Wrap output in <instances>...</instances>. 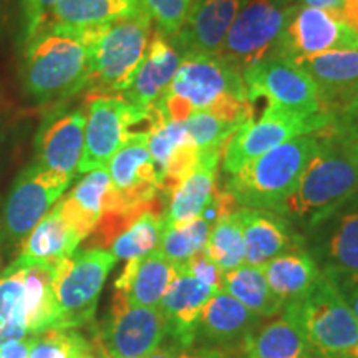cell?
Segmentation results:
<instances>
[{
	"instance_id": "25",
	"label": "cell",
	"mask_w": 358,
	"mask_h": 358,
	"mask_svg": "<svg viewBox=\"0 0 358 358\" xmlns=\"http://www.w3.org/2000/svg\"><path fill=\"white\" fill-rule=\"evenodd\" d=\"M216 292L217 290L203 284L196 277L178 271L159 303V310L166 320L168 335L176 345L189 348L196 342L201 312Z\"/></svg>"
},
{
	"instance_id": "3",
	"label": "cell",
	"mask_w": 358,
	"mask_h": 358,
	"mask_svg": "<svg viewBox=\"0 0 358 358\" xmlns=\"http://www.w3.org/2000/svg\"><path fill=\"white\" fill-rule=\"evenodd\" d=\"M358 194V163L345 148L322 136V146L307 164L279 214L297 229L310 232Z\"/></svg>"
},
{
	"instance_id": "17",
	"label": "cell",
	"mask_w": 358,
	"mask_h": 358,
	"mask_svg": "<svg viewBox=\"0 0 358 358\" xmlns=\"http://www.w3.org/2000/svg\"><path fill=\"white\" fill-rule=\"evenodd\" d=\"M85 120V106L52 111L38 128L35 140V166L75 179L83 156Z\"/></svg>"
},
{
	"instance_id": "31",
	"label": "cell",
	"mask_w": 358,
	"mask_h": 358,
	"mask_svg": "<svg viewBox=\"0 0 358 358\" xmlns=\"http://www.w3.org/2000/svg\"><path fill=\"white\" fill-rule=\"evenodd\" d=\"M134 0H58L48 24L66 29H95L136 10Z\"/></svg>"
},
{
	"instance_id": "42",
	"label": "cell",
	"mask_w": 358,
	"mask_h": 358,
	"mask_svg": "<svg viewBox=\"0 0 358 358\" xmlns=\"http://www.w3.org/2000/svg\"><path fill=\"white\" fill-rule=\"evenodd\" d=\"M329 277L330 282L335 285V289L338 290L340 295L343 297V301L347 302V306L352 308V312L355 313L358 319V275L355 274H345V272H337V271H322Z\"/></svg>"
},
{
	"instance_id": "18",
	"label": "cell",
	"mask_w": 358,
	"mask_h": 358,
	"mask_svg": "<svg viewBox=\"0 0 358 358\" xmlns=\"http://www.w3.org/2000/svg\"><path fill=\"white\" fill-rule=\"evenodd\" d=\"M148 150L158 169L159 186L164 199L194 166L199 150L192 145L185 123L169 118L161 106L148 111Z\"/></svg>"
},
{
	"instance_id": "28",
	"label": "cell",
	"mask_w": 358,
	"mask_h": 358,
	"mask_svg": "<svg viewBox=\"0 0 358 358\" xmlns=\"http://www.w3.org/2000/svg\"><path fill=\"white\" fill-rule=\"evenodd\" d=\"M82 243L83 237L62 216L60 208L55 204L25 237L15 259L25 264L58 266L70 257Z\"/></svg>"
},
{
	"instance_id": "15",
	"label": "cell",
	"mask_w": 358,
	"mask_h": 358,
	"mask_svg": "<svg viewBox=\"0 0 358 358\" xmlns=\"http://www.w3.org/2000/svg\"><path fill=\"white\" fill-rule=\"evenodd\" d=\"M330 50H358V32L324 8L295 6L277 45V55L289 60Z\"/></svg>"
},
{
	"instance_id": "50",
	"label": "cell",
	"mask_w": 358,
	"mask_h": 358,
	"mask_svg": "<svg viewBox=\"0 0 358 358\" xmlns=\"http://www.w3.org/2000/svg\"><path fill=\"white\" fill-rule=\"evenodd\" d=\"M206 352H208V357L209 358H236V357H231L229 353L217 352V350H206Z\"/></svg>"
},
{
	"instance_id": "4",
	"label": "cell",
	"mask_w": 358,
	"mask_h": 358,
	"mask_svg": "<svg viewBox=\"0 0 358 358\" xmlns=\"http://www.w3.org/2000/svg\"><path fill=\"white\" fill-rule=\"evenodd\" d=\"M320 146V134L282 143L231 174L226 189L239 206L279 213Z\"/></svg>"
},
{
	"instance_id": "29",
	"label": "cell",
	"mask_w": 358,
	"mask_h": 358,
	"mask_svg": "<svg viewBox=\"0 0 358 358\" xmlns=\"http://www.w3.org/2000/svg\"><path fill=\"white\" fill-rule=\"evenodd\" d=\"M262 272L275 297L287 306L306 295L313 282L319 279L322 268L306 245L280 254L264 264Z\"/></svg>"
},
{
	"instance_id": "22",
	"label": "cell",
	"mask_w": 358,
	"mask_h": 358,
	"mask_svg": "<svg viewBox=\"0 0 358 358\" xmlns=\"http://www.w3.org/2000/svg\"><path fill=\"white\" fill-rule=\"evenodd\" d=\"M306 245L322 271L358 275V209L343 206L308 232Z\"/></svg>"
},
{
	"instance_id": "20",
	"label": "cell",
	"mask_w": 358,
	"mask_h": 358,
	"mask_svg": "<svg viewBox=\"0 0 358 358\" xmlns=\"http://www.w3.org/2000/svg\"><path fill=\"white\" fill-rule=\"evenodd\" d=\"M244 0H192L185 24L171 43L181 57H217Z\"/></svg>"
},
{
	"instance_id": "37",
	"label": "cell",
	"mask_w": 358,
	"mask_h": 358,
	"mask_svg": "<svg viewBox=\"0 0 358 358\" xmlns=\"http://www.w3.org/2000/svg\"><path fill=\"white\" fill-rule=\"evenodd\" d=\"M88 337L75 329H50L34 335L29 358H73Z\"/></svg>"
},
{
	"instance_id": "51",
	"label": "cell",
	"mask_w": 358,
	"mask_h": 358,
	"mask_svg": "<svg viewBox=\"0 0 358 358\" xmlns=\"http://www.w3.org/2000/svg\"><path fill=\"white\" fill-rule=\"evenodd\" d=\"M2 261H3V256H2V254H0V267H2Z\"/></svg>"
},
{
	"instance_id": "27",
	"label": "cell",
	"mask_w": 358,
	"mask_h": 358,
	"mask_svg": "<svg viewBox=\"0 0 358 358\" xmlns=\"http://www.w3.org/2000/svg\"><path fill=\"white\" fill-rule=\"evenodd\" d=\"M261 324V317L250 312L237 299L224 290L213 294L201 312L196 329V340L201 338L214 345H229L244 342Z\"/></svg>"
},
{
	"instance_id": "26",
	"label": "cell",
	"mask_w": 358,
	"mask_h": 358,
	"mask_svg": "<svg viewBox=\"0 0 358 358\" xmlns=\"http://www.w3.org/2000/svg\"><path fill=\"white\" fill-rule=\"evenodd\" d=\"M178 274V267L159 249L143 257L129 259L115 280V290L127 295L133 306L159 308L161 299Z\"/></svg>"
},
{
	"instance_id": "41",
	"label": "cell",
	"mask_w": 358,
	"mask_h": 358,
	"mask_svg": "<svg viewBox=\"0 0 358 358\" xmlns=\"http://www.w3.org/2000/svg\"><path fill=\"white\" fill-rule=\"evenodd\" d=\"M178 271H182L186 272V274L196 277V279L201 280L206 285H209V287H213L214 290H221L222 271L216 266V264L206 257L203 250L194 254V256H192L185 266L179 267Z\"/></svg>"
},
{
	"instance_id": "6",
	"label": "cell",
	"mask_w": 358,
	"mask_h": 358,
	"mask_svg": "<svg viewBox=\"0 0 358 358\" xmlns=\"http://www.w3.org/2000/svg\"><path fill=\"white\" fill-rule=\"evenodd\" d=\"M55 267L13 259L0 274V343L57 329Z\"/></svg>"
},
{
	"instance_id": "1",
	"label": "cell",
	"mask_w": 358,
	"mask_h": 358,
	"mask_svg": "<svg viewBox=\"0 0 358 358\" xmlns=\"http://www.w3.org/2000/svg\"><path fill=\"white\" fill-rule=\"evenodd\" d=\"M169 118L185 120L194 111H213L232 122L254 120L243 73L224 64L219 57H185L163 98L156 103Z\"/></svg>"
},
{
	"instance_id": "24",
	"label": "cell",
	"mask_w": 358,
	"mask_h": 358,
	"mask_svg": "<svg viewBox=\"0 0 358 358\" xmlns=\"http://www.w3.org/2000/svg\"><path fill=\"white\" fill-rule=\"evenodd\" d=\"M182 57L171 40L153 30L146 55L134 73L133 82L122 93L124 100L138 108L150 111L163 98L176 75Z\"/></svg>"
},
{
	"instance_id": "35",
	"label": "cell",
	"mask_w": 358,
	"mask_h": 358,
	"mask_svg": "<svg viewBox=\"0 0 358 358\" xmlns=\"http://www.w3.org/2000/svg\"><path fill=\"white\" fill-rule=\"evenodd\" d=\"M203 252L222 272L243 266L245 245L243 231L236 217V208L219 216L217 221L213 224Z\"/></svg>"
},
{
	"instance_id": "36",
	"label": "cell",
	"mask_w": 358,
	"mask_h": 358,
	"mask_svg": "<svg viewBox=\"0 0 358 358\" xmlns=\"http://www.w3.org/2000/svg\"><path fill=\"white\" fill-rule=\"evenodd\" d=\"M182 123L192 145L199 151L224 146L237 129L244 127L243 123L232 122L213 111H194Z\"/></svg>"
},
{
	"instance_id": "10",
	"label": "cell",
	"mask_w": 358,
	"mask_h": 358,
	"mask_svg": "<svg viewBox=\"0 0 358 358\" xmlns=\"http://www.w3.org/2000/svg\"><path fill=\"white\" fill-rule=\"evenodd\" d=\"M290 8L282 0H249L237 12L217 57L237 71L275 53Z\"/></svg>"
},
{
	"instance_id": "53",
	"label": "cell",
	"mask_w": 358,
	"mask_h": 358,
	"mask_svg": "<svg viewBox=\"0 0 358 358\" xmlns=\"http://www.w3.org/2000/svg\"><path fill=\"white\" fill-rule=\"evenodd\" d=\"M206 353H208V352H206ZM208 358H209V357H208Z\"/></svg>"
},
{
	"instance_id": "11",
	"label": "cell",
	"mask_w": 358,
	"mask_h": 358,
	"mask_svg": "<svg viewBox=\"0 0 358 358\" xmlns=\"http://www.w3.org/2000/svg\"><path fill=\"white\" fill-rule=\"evenodd\" d=\"M249 101L267 100L268 110L295 116L324 113L310 77L289 58L272 53L243 71Z\"/></svg>"
},
{
	"instance_id": "32",
	"label": "cell",
	"mask_w": 358,
	"mask_h": 358,
	"mask_svg": "<svg viewBox=\"0 0 358 358\" xmlns=\"http://www.w3.org/2000/svg\"><path fill=\"white\" fill-rule=\"evenodd\" d=\"M221 290L237 299L261 319L279 315L284 308V303L275 297L267 285L262 267L243 264L231 271H224Z\"/></svg>"
},
{
	"instance_id": "21",
	"label": "cell",
	"mask_w": 358,
	"mask_h": 358,
	"mask_svg": "<svg viewBox=\"0 0 358 358\" xmlns=\"http://www.w3.org/2000/svg\"><path fill=\"white\" fill-rule=\"evenodd\" d=\"M236 217L244 237V264L262 267L280 254L306 248V236L279 213L237 206Z\"/></svg>"
},
{
	"instance_id": "47",
	"label": "cell",
	"mask_w": 358,
	"mask_h": 358,
	"mask_svg": "<svg viewBox=\"0 0 358 358\" xmlns=\"http://www.w3.org/2000/svg\"><path fill=\"white\" fill-rule=\"evenodd\" d=\"M340 19L345 22L348 27H352L355 32H358V0H345L343 2Z\"/></svg>"
},
{
	"instance_id": "9",
	"label": "cell",
	"mask_w": 358,
	"mask_h": 358,
	"mask_svg": "<svg viewBox=\"0 0 358 358\" xmlns=\"http://www.w3.org/2000/svg\"><path fill=\"white\" fill-rule=\"evenodd\" d=\"M73 179L29 164L15 178L0 208V254L19 256L25 237L42 221Z\"/></svg>"
},
{
	"instance_id": "7",
	"label": "cell",
	"mask_w": 358,
	"mask_h": 358,
	"mask_svg": "<svg viewBox=\"0 0 358 358\" xmlns=\"http://www.w3.org/2000/svg\"><path fill=\"white\" fill-rule=\"evenodd\" d=\"M308 345L338 358H358V319L324 272L303 297L282 308Z\"/></svg>"
},
{
	"instance_id": "48",
	"label": "cell",
	"mask_w": 358,
	"mask_h": 358,
	"mask_svg": "<svg viewBox=\"0 0 358 358\" xmlns=\"http://www.w3.org/2000/svg\"><path fill=\"white\" fill-rule=\"evenodd\" d=\"M303 358H338V357H334V355H329V353H324L320 350H315V348H308V352L306 353V357Z\"/></svg>"
},
{
	"instance_id": "39",
	"label": "cell",
	"mask_w": 358,
	"mask_h": 358,
	"mask_svg": "<svg viewBox=\"0 0 358 358\" xmlns=\"http://www.w3.org/2000/svg\"><path fill=\"white\" fill-rule=\"evenodd\" d=\"M320 136L347 148L358 141V96L347 106L342 113L334 118L332 127Z\"/></svg>"
},
{
	"instance_id": "5",
	"label": "cell",
	"mask_w": 358,
	"mask_h": 358,
	"mask_svg": "<svg viewBox=\"0 0 358 358\" xmlns=\"http://www.w3.org/2000/svg\"><path fill=\"white\" fill-rule=\"evenodd\" d=\"M87 30L90 95H116L133 82L153 35V22L136 8L122 19Z\"/></svg>"
},
{
	"instance_id": "23",
	"label": "cell",
	"mask_w": 358,
	"mask_h": 358,
	"mask_svg": "<svg viewBox=\"0 0 358 358\" xmlns=\"http://www.w3.org/2000/svg\"><path fill=\"white\" fill-rule=\"evenodd\" d=\"M221 148L199 151L194 166L169 192L163 214L164 224L185 222L201 216L217 192V168L222 161Z\"/></svg>"
},
{
	"instance_id": "16",
	"label": "cell",
	"mask_w": 358,
	"mask_h": 358,
	"mask_svg": "<svg viewBox=\"0 0 358 358\" xmlns=\"http://www.w3.org/2000/svg\"><path fill=\"white\" fill-rule=\"evenodd\" d=\"M106 171L120 203L128 211L141 213L156 204L166 206L145 131L129 134L111 156Z\"/></svg>"
},
{
	"instance_id": "12",
	"label": "cell",
	"mask_w": 358,
	"mask_h": 358,
	"mask_svg": "<svg viewBox=\"0 0 358 358\" xmlns=\"http://www.w3.org/2000/svg\"><path fill=\"white\" fill-rule=\"evenodd\" d=\"M332 123L334 116L327 113L303 118L266 108L257 122L245 123L224 145L222 171L234 174L272 148L302 134H324Z\"/></svg>"
},
{
	"instance_id": "33",
	"label": "cell",
	"mask_w": 358,
	"mask_h": 358,
	"mask_svg": "<svg viewBox=\"0 0 358 358\" xmlns=\"http://www.w3.org/2000/svg\"><path fill=\"white\" fill-rule=\"evenodd\" d=\"M164 204H156L138 214L118 236L111 241L108 250L116 259L143 257L158 249L163 229Z\"/></svg>"
},
{
	"instance_id": "30",
	"label": "cell",
	"mask_w": 358,
	"mask_h": 358,
	"mask_svg": "<svg viewBox=\"0 0 358 358\" xmlns=\"http://www.w3.org/2000/svg\"><path fill=\"white\" fill-rule=\"evenodd\" d=\"M308 348L301 327L284 312L279 319L257 327L243 342L245 358H303Z\"/></svg>"
},
{
	"instance_id": "13",
	"label": "cell",
	"mask_w": 358,
	"mask_h": 358,
	"mask_svg": "<svg viewBox=\"0 0 358 358\" xmlns=\"http://www.w3.org/2000/svg\"><path fill=\"white\" fill-rule=\"evenodd\" d=\"M85 145L78 174L105 168L131 134V128L148 120V111L122 95H90L85 101Z\"/></svg>"
},
{
	"instance_id": "44",
	"label": "cell",
	"mask_w": 358,
	"mask_h": 358,
	"mask_svg": "<svg viewBox=\"0 0 358 358\" xmlns=\"http://www.w3.org/2000/svg\"><path fill=\"white\" fill-rule=\"evenodd\" d=\"M143 358H208L206 352H189L187 348H182L179 345H169V347H158L155 352Z\"/></svg>"
},
{
	"instance_id": "34",
	"label": "cell",
	"mask_w": 358,
	"mask_h": 358,
	"mask_svg": "<svg viewBox=\"0 0 358 358\" xmlns=\"http://www.w3.org/2000/svg\"><path fill=\"white\" fill-rule=\"evenodd\" d=\"M213 224L204 216H198L185 222L164 224L161 229L159 252L178 268L201 252L208 243Z\"/></svg>"
},
{
	"instance_id": "8",
	"label": "cell",
	"mask_w": 358,
	"mask_h": 358,
	"mask_svg": "<svg viewBox=\"0 0 358 358\" xmlns=\"http://www.w3.org/2000/svg\"><path fill=\"white\" fill-rule=\"evenodd\" d=\"M116 259L108 249L85 248L55 267L53 302L57 329H82L92 324L106 277Z\"/></svg>"
},
{
	"instance_id": "14",
	"label": "cell",
	"mask_w": 358,
	"mask_h": 358,
	"mask_svg": "<svg viewBox=\"0 0 358 358\" xmlns=\"http://www.w3.org/2000/svg\"><path fill=\"white\" fill-rule=\"evenodd\" d=\"M168 335L159 308L133 306L115 290L110 312L96 329V338L110 358H143L155 352Z\"/></svg>"
},
{
	"instance_id": "38",
	"label": "cell",
	"mask_w": 358,
	"mask_h": 358,
	"mask_svg": "<svg viewBox=\"0 0 358 358\" xmlns=\"http://www.w3.org/2000/svg\"><path fill=\"white\" fill-rule=\"evenodd\" d=\"M192 0H134V6L150 17L159 34L171 38L185 24Z\"/></svg>"
},
{
	"instance_id": "52",
	"label": "cell",
	"mask_w": 358,
	"mask_h": 358,
	"mask_svg": "<svg viewBox=\"0 0 358 358\" xmlns=\"http://www.w3.org/2000/svg\"><path fill=\"white\" fill-rule=\"evenodd\" d=\"M0 3H2V0H0Z\"/></svg>"
},
{
	"instance_id": "49",
	"label": "cell",
	"mask_w": 358,
	"mask_h": 358,
	"mask_svg": "<svg viewBox=\"0 0 358 358\" xmlns=\"http://www.w3.org/2000/svg\"><path fill=\"white\" fill-rule=\"evenodd\" d=\"M345 151L348 153V156H350V158L355 161V163H358V141L352 143L350 146H347Z\"/></svg>"
},
{
	"instance_id": "40",
	"label": "cell",
	"mask_w": 358,
	"mask_h": 358,
	"mask_svg": "<svg viewBox=\"0 0 358 358\" xmlns=\"http://www.w3.org/2000/svg\"><path fill=\"white\" fill-rule=\"evenodd\" d=\"M57 2L58 0H22L25 40L34 37L42 27L48 24L50 12Z\"/></svg>"
},
{
	"instance_id": "43",
	"label": "cell",
	"mask_w": 358,
	"mask_h": 358,
	"mask_svg": "<svg viewBox=\"0 0 358 358\" xmlns=\"http://www.w3.org/2000/svg\"><path fill=\"white\" fill-rule=\"evenodd\" d=\"M32 342L34 335L32 337L0 343V358H29Z\"/></svg>"
},
{
	"instance_id": "45",
	"label": "cell",
	"mask_w": 358,
	"mask_h": 358,
	"mask_svg": "<svg viewBox=\"0 0 358 358\" xmlns=\"http://www.w3.org/2000/svg\"><path fill=\"white\" fill-rule=\"evenodd\" d=\"M73 358H110L108 353L103 350L101 343L98 342L96 334L92 335V338L87 340V343L75 353Z\"/></svg>"
},
{
	"instance_id": "46",
	"label": "cell",
	"mask_w": 358,
	"mask_h": 358,
	"mask_svg": "<svg viewBox=\"0 0 358 358\" xmlns=\"http://www.w3.org/2000/svg\"><path fill=\"white\" fill-rule=\"evenodd\" d=\"M343 2H345V0H297L299 6L324 8V10L332 12L338 17H340V12H342Z\"/></svg>"
},
{
	"instance_id": "2",
	"label": "cell",
	"mask_w": 358,
	"mask_h": 358,
	"mask_svg": "<svg viewBox=\"0 0 358 358\" xmlns=\"http://www.w3.org/2000/svg\"><path fill=\"white\" fill-rule=\"evenodd\" d=\"M90 52L87 30L47 24L25 40L22 83L38 103L64 101L87 88Z\"/></svg>"
},
{
	"instance_id": "19",
	"label": "cell",
	"mask_w": 358,
	"mask_h": 358,
	"mask_svg": "<svg viewBox=\"0 0 358 358\" xmlns=\"http://www.w3.org/2000/svg\"><path fill=\"white\" fill-rule=\"evenodd\" d=\"M292 62L315 85L324 113L335 118L358 96V50H330Z\"/></svg>"
}]
</instances>
